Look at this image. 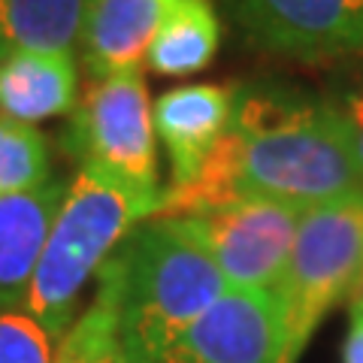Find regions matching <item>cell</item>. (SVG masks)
Wrapping results in <instances>:
<instances>
[{
    "label": "cell",
    "instance_id": "cell-1",
    "mask_svg": "<svg viewBox=\"0 0 363 363\" xmlns=\"http://www.w3.org/2000/svg\"><path fill=\"white\" fill-rule=\"evenodd\" d=\"M363 194L345 136L324 97L242 88L233 116L200 173L164 191L157 215H191L233 200H276L315 209Z\"/></svg>",
    "mask_w": 363,
    "mask_h": 363
},
{
    "label": "cell",
    "instance_id": "cell-2",
    "mask_svg": "<svg viewBox=\"0 0 363 363\" xmlns=\"http://www.w3.org/2000/svg\"><path fill=\"white\" fill-rule=\"evenodd\" d=\"M112 291L128 363H155L227 291L182 218L143 221L97 272Z\"/></svg>",
    "mask_w": 363,
    "mask_h": 363
},
{
    "label": "cell",
    "instance_id": "cell-3",
    "mask_svg": "<svg viewBox=\"0 0 363 363\" xmlns=\"http://www.w3.org/2000/svg\"><path fill=\"white\" fill-rule=\"evenodd\" d=\"M161 203L164 197L136 191L106 169L79 164L33 269L25 312L52 339H61L91 276L104 269L136 227L161 212Z\"/></svg>",
    "mask_w": 363,
    "mask_h": 363
},
{
    "label": "cell",
    "instance_id": "cell-4",
    "mask_svg": "<svg viewBox=\"0 0 363 363\" xmlns=\"http://www.w3.org/2000/svg\"><path fill=\"white\" fill-rule=\"evenodd\" d=\"M363 272V194L339 197L306 209L285 276L276 291L281 303V357L297 363L312 333L333 306L348 297Z\"/></svg>",
    "mask_w": 363,
    "mask_h": 363
},
{
    "label": "cell",
    "instance_id": "cell-5",
    "mask_svg": "<svg viewBox=\"0 0 363 363\" xmlns=\"http://www.w3.org/2000/svg\"><path fill=\"white\" fill-rule=\"evenodd\" d=\"M70 152L79 164H94L136 191L164 197L157 182V133L143 70L91 79L73 109Z\"/></svg>",
    "mask_w": 363,
    "mask_h": 363
},
{
    "label": "cell",
    "instance_id": "cell-6",
    "mask_svg": "<svg viewBox=\"0 0 363 363\" xmlns=\"http://www.w3.org/2000/svg\"><path fill=\"white\" fill-rule=\"evenodd\" d=\"M206 248L227 291L276 294L285 276L303 209L276 200H233L176 215Z\"/></svg>",
    "mask_w": 363,
    "mask_h": 363
},
{
    "label": "cell",
    "instance_id": "cell-7",
    "mask_svg": "<svg viewBox=\"0 0 363 363\" xmlns=\"http://www.w3.org/2000/svg\"><path fill=\"white\" fill-rule=\"evenodd\" d=\"M257 49L294 61H363V0H227Z\"/></svg>",
    "mask_w": 363,
    "mask_h": 363
},
{
    "label": "cell",
    "instance_id": "cell-8",
    "mask_svg": "<svg viewBox=\"0 0 363 363\" xmlns=\"http://www.w3.org/2000/svg\"><path fill=\"white\" fill-rule=\"evenodd\" d=\"M281 303L267 291H224L155 363H279Z\"/></svg>",
    "mask_w": 363,
    "mask_h": 363
},
{
    "label": "cell",
    "instance_id": "cell-9",
    "mask_svg": "<svg viewBox=\"0 0 363 363\" xmlns=\"http://www.w3.org/2000/svg\"><path fill=\"white\" fill-rule=\"evenodd\" d=\"M233 116V91L224 85H179L152 106L155 133L169 157V188L191 182L218 145Z\"/></svg>",
    "mask_w": 363,
    "mask_h": 363
},
{
    "label": "cell",
    "instance_id": "cell-10",
    "mask_svg": "<svg viewBox=\"0 0 363 363\" xmlns=\"http://www.w3.org/2000/svg\"><path fill=\"white\" fill-rule=\"evenodd\" d=\"M64 194V182L49 176L33 188L0 197V309H25L33 269Z\"/></svg>",
    "mask_w": 363,
    "mask_h": 363
},
{
    "label": "cell",
    "instance_id": "cell-11",
    "mask_svg": "<svg viewBox=\"0 0 363 363\" xmlns=\"http://www.w3.org/2000/svg\"><path fill=\"white\" fill-rule=\"evenodd\" d=\"M176 0H88L82 33V61L91 79L121 70H140L164 16Z\"/></svg>",
    "mask_w": 363,
    "mask_h": 363
},
{
    "label": "cell",
    "instance_id": "cell-12",
    "mask_svg": "<svg viewBox=\"0 0 363 363\" xmlns=\"http://www.w3.org/2000/svg\"><path fill=\"white\" fill-rule=\"evenodd\" d=\"M79 73L73 52H13L0 58V116L37 124L73 112Z\"/></svg>",
    "mask_w": 363,
    "mask_h": 363
},
{
    "label": "cell",
    "instance_id": "cell-13",
    "mask_svg": "<svg viewBox=\"0 0 363 363\" xmlns=\"http://www.w3.org/2000/svg\"><path fill=\"white\" fill-rule=\"evenodd\" d=\"M221 25L209 0H176L145 52V64L161 76H191L218 55Z\"/></svg>",
    "mask_w": 363,
    "mask_h": 363
},
{
    "label": "cell",
    "instance_id": "cell-14",
    "mask_svg": "<svg viewBox=\"0 0 363 363\" xmlns=\"http://www.w3.org/2000/svg\"><path fill=\"white\" fill-rule=\"evenodd\" d=\"M88 0H0V58L13 52H73Z\"/></svg>",
    "mask_w": 363,
    "mask_h": 363
},
{
    "label": "cell",
    "instance_id": "cell-15",
    "mask_svg": "<svg viewBox=\"0 0 363 363\" xmlns=\"http://www.w3.org/2000/svg\"><path fill=\"white\" fill-rule=\"evenodd\" d=\"M97 297L58 339L55 363H128L118 339L112 291L104 279H97Z\"/></svg>",
    "mask_w": 363,
    "mask_h": 363
},
{
    "label": "cell",
    "instance_id": "cell-16",
    "mask_svg": "<svg viewBox=\"0 0 363 363\" xmlns=\"http://www.w3.org/2000/svg\"><path fill=\"white\" fill-rule=\"evenodd\" d=\"M49 179V152L33 124L0 116V197L33 188Z\"/></svg>",
    "mask_w": 363,
    "mask_h": 363
},
{
    "label": "cell",
    "instance_id": "cell-17",
    "mask_svg": "<svg viewBox=\"0 0 363 363\" xmlns=\"http://www.w3.org/2000/svg\"><path fill=\"white\" fill-rule=\"evenodd\" d=\"M0 363H55V339L25 309H0Z\"/></svg>",
    "mask_w": 363,
    "mask_h": 363
},
{
    "label": "cell",
    "instance_id": "cell-18",
    "mask_svg": "<svg viewBox=\"0 0 363 363\" xmlns=\"http://www.w3.org/2000/svg\"><path fill=\"white\" fill-rule=\"evenodd\" d=\"M324 100H327V106H330L333 118L339 121V130L345 136L348 155H351V161H354L360 188H363V70L345 73L330 88V94H324Z\"/></svg>",
    "mask_w": 363,
    "mask_h": 363
},
{
    "label": "cell",
    "instance_id": "cell-19",
    "mask_svg": "<svg viewBox=\"0 0 363 363\" xmlns=\"http://www.w3.org/2000/svg\"><path fill=\"white\" fill-rule=\"evenodd\" d=\"M342 363H363V306L351 303L348 333L342 345Z\"/></svg>",
    "mask_w": 363,
    "mask_h": 363
},
{
    "label": "cell",
    "instance_id": "cell-20",
    "mask_svg": "<svg viewBox=\"0 0 363 363\" xmlns=\"http://www.w3.org/2000/svg\"><path fill=\"white\" fill-rule=\"evenodd\" d=\"M348 297H351V303H354V306H363V272H360V279L354 281V288H351Z\"/></svg>",
    "mask_w": 363,
    "mask_h": 363
}]
</instances>
